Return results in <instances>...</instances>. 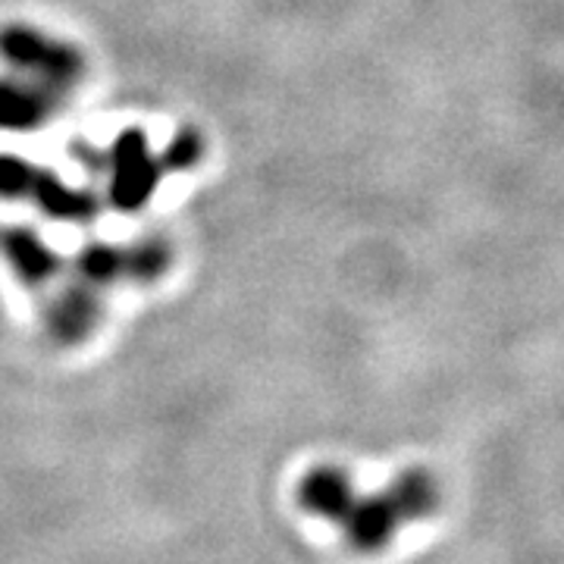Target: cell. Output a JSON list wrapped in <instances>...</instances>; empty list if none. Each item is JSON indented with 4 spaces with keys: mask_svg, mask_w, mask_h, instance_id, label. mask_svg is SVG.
Wrapping results in <instances>:
<instances>
[{
    "mask_svg": "<svg viewBox=\"0 0 564 564\" xmlns=\"http://www.w3.org/2000/svg\"><path fill=\"white\" fill-rule=\"evenodd\" d=\"M304 514L329 524L358 555H377L411 524L430 521L443 505V486L426 467H408L383 489L361 492L336 464H317L295 489Z\"/></svg>",
    "mask_w": 564,
    "mask_h": 564,
    "instance_id": "cell-1",
    "label": "cell"
},
{
    "mask_svg": "<svg viewBox=\"0 0 564 564\" xmlns=\"http://www.w3.org/2000/svg\"><path fill=\"white\" fill-rule=\"evenodd\" d=\"M0 61L7 63L13 76L35 82L61 101L85 76V57L76 44L22 22H10L0 29Z\"/></svg>",
    "mask_w": 564,
    "mask_h": 564,
    "instance_id": "cell-2",
    "label": "cell"
},
{
    "mask_svg": "<svg viewBox=\"0 0 564 564\" xmlns=\"http://www.w3.org/2000/svg\"><path fill=\"white\" fill-rule=\"evenodd\" d=\"M73 151L88 170L107 173V202L117 210H126V214L144 207L148 198L158 192L163 173H166L163 158H158L148 148L144 132H139V129L122 132L120 139L104 151L88 148V144H76Z\"/></svg>",
    "mask_w": 564,
    "mask_h": 564,
    "instance_id": "cell-3",
    "label": "cell"
},
{
    "mask_svg": "<svg viewBox=\"0 0 564 564\" xmlns=\"http://www.w3.org/2000/svg\"><path fill=\"white\" fill-rule=\"evenodd\" d=\"M0 198L35 204L47 217L66 223L91 220L101 210V198L91 188H76L57 173H47L35 163L0 154Z\"/></svg>",
    "mask_w": 564,
    "mask_h": 564,
    "instance_id": "cell-4",
    "label": "cell"
},
{
    "mask_svg": "<svg viewBox=\"0 0 564 564\" xmlns=\"http://www.w3.org/2000/svg\"><path fill=\"white\" fill-rule=\"evenodd\" d=\"M170 267V245L161 239H141L132 245H85L73 258V280L95 289H110L120 282H154Z\"/></svg>",
    "mask_w": 564,
    "mask_h": 564,
    "instance_id": "cell-5",
    "label": "cell"
},
{
    "mask_svg": "<svg viewBox=\"0 0 564 564\" xmlns=\"http://www.w3.org/2000/svg\"><path fill=\"white\" fill-rule=\"evenodd\" d=\"M104 317L101 289L88 282L73 280L63 292H57L47 311H44V326L47 333L63 345H76L95 333V326Z\"/></svg>",
    "mask_w": 564,
    "mask_h": 564,
    "instance_id": "cell-6",
    "label": "cell"
},
{
    "mask_svg": "<svg viewBox=\"0 0 564 564\" xmlns=\"http://www.w3.org/2000/svg\"><path fill=\"white\" fill-rule=\"evenodd\" d=\"M61 104L57 95H51L35 82L13 76V73L0 76V129L3 132L41 129V122L51 120Z\"/></svg>",
    "mask_w": 564,
    "mask_h": 564,
    "instance_id": "cell-7",
    "label": "cell"
},
{
    "mask_svg": "<svg viewBox=\"0 0 564 564\" xmlns=\"http://www.w3.org/2000/svg\"><path fill=\"white\" fill-rule=\"evenodd\" d=\"M0 254L25 285H44L63 270V258L29 226L0 229Z\"/></svg>",
    "mask_w": 564,
    "mask_h": 564,
    "instance_id": "cell-8",
    "label": "cell"
},
{
    "mask_svg": "<svg viewBox=\"0 0 564 564\" xmlns=\"http://www.w3.org/2000/svg\"><path fill=\"white\" fill-rule=\"evenodd\" d=\"M161 158L166 163V170H192L204 158L202 135L195 129H182L180 135H173V141L166 144Z\"/></svg>",
    "mask_w": 564,
    "mask_h": 564,
    "instance_id": "cell-9",
    "label": "cell"
}]
</instances>
